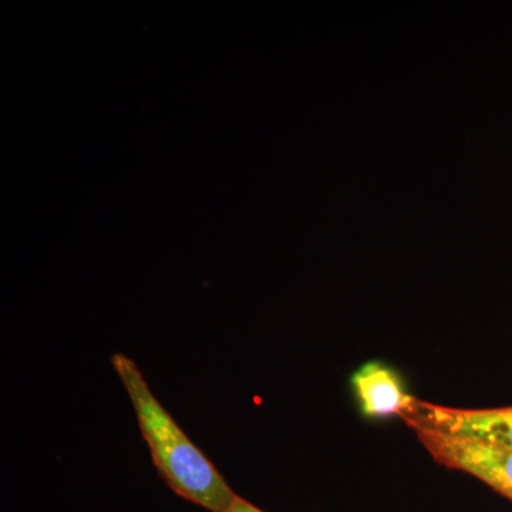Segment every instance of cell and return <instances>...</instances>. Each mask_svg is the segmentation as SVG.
<instances>
[{
  "label": "cell",
  "instance_id": "6da1fadb",
  "mask_svg": "<svg viewBox=\"0 0 512 512\" xmlns=\"http://www.w3.org/2000/svg\"><path fill=\"white\" fill-rule=\"evenodd\" d=\"M111 363L133 404L153 464L168 487L205 510L227 511L237 494L158 402L136 362L123 353H114Z\"/></svg>",
  "mask_w": 512,
  "mask_h": 512
},
{
  "label": "cell",
  "instance_id": "3957f363",
  "mask_svg": "<svg viewBox=\"0 0 512 512\" xmlns=\"http://www.w3.org/2000/svg\"><path fill=\"white\" fill-rule=\"evenodd\" d=\"M414 433L440 466L470 474L512 501L511 450L431 431Z\"/></svg>",
  "mask_w": 512,
  "mask_h": 512
},
{
  "label": "cell",
  "instance_id": "7a4b0ae2",
  "mask_svg": "<svg viewBox=\"0 0 512 512\" xmlns=\"http://www.w3.org/2000/svg\"><path fill=\"white\" fill-rule=\"evenodd\" d=\"M402 419L413 431H431L476 440L512 451V406L457 409L413 397Z\"/></svg>",
  "mask_w": 512,
  "mask_h": 512
},
{
  "label": "cell",
  "instance_id": "5b68a950",
  "mask_svg": "<svg viewBox=\"0 0 512 512\" xmlns=\"http://www.w3.org/2000/svg\"><path fill=\"white\" fill-rule=\"evenodd\" d=\"M225 512H264L262 510H259L258 507H255L254 504L249 503V501L244 500V498L235 497V500L232 501V504L229 505V508Z\"/></svg>",
  "mask_w": 512,
  "mask_h": 512
},
{
  "label": "cell",
  "instance_id": "277c9868",
  "mask_svg": "<svg viewBox=\"0 0 512 512\" xmlns=\"http://www.w3.org/2000/svg\"><path fill=\"white\" fill-rule=\"evenodd\" d=\"M360 412L369 419L400 417L413 400L400 376L382 362H367L352 376Z\"/></svg>",
  "mask_w": 512,
  "mask_h": 512
}]
</instances>
